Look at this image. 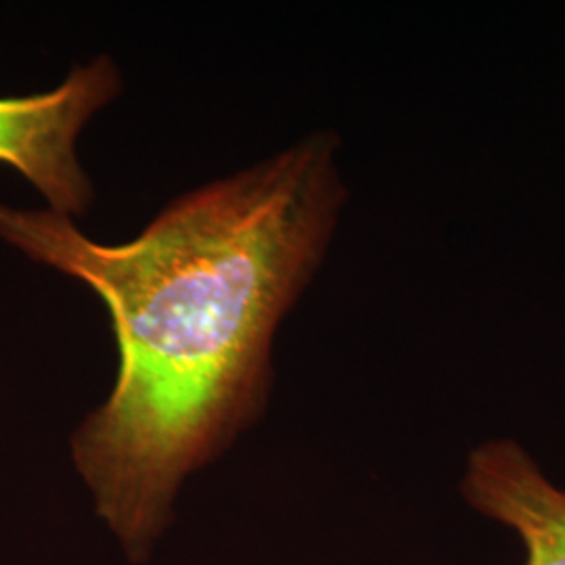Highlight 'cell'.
Instances as JSON below:
<instances>
[{
  "label": "cell",
  "mask_w": 565,
  "mask_h": 565,
  "mask_svg": "<svg viewBox=\"0 0 565 565\" xmlns=\"http://www.w3.org/2000/svg\"><path fill=\"white\" fill-rule=\"evenodd\" d=\"M338 147L333 132H312L172 200L130 242H95L51 207L0 203V237L86 282L109 312L118 380L72 450L130 548L162 527L184 476L263 411L275 333L348 198Z\"/></svg>",
  "instance_id": "cell-1"
},
{
  "label": "cell",
  "mask_w": 565,
  "mask_h": 565,
  "mask_svg": "<svg viewBox=\"0 0 565 565\" xmlns=\"http://www.w3.org/2000/svg\"><path fill=\"white\" fill-rule=\"evenodd\" d=\"M120 90L118 65L103 55L74 67L49 93L0 97V162L32 182L51 210L84 216L95 189L76 151L78 137Z\"/></svg>",
  "instance_id": "cell-2"
},
{
  "label": "cell",
  "mask_w": 565,
  "mask_h": 565,
  "mask_svg": "<svg viewBox=\"0 0 565 565\" xmlns=\"http://www.w3.org/2000/svg\"><path fill=\"white\" fill-rule=\"evenodd\" d=\"M465 505L511 530L524 546L522 565H565V488L513 438H490L465 459Z\"/></svg>",
  "instance_id": "cell-3"
}]
</instances>
